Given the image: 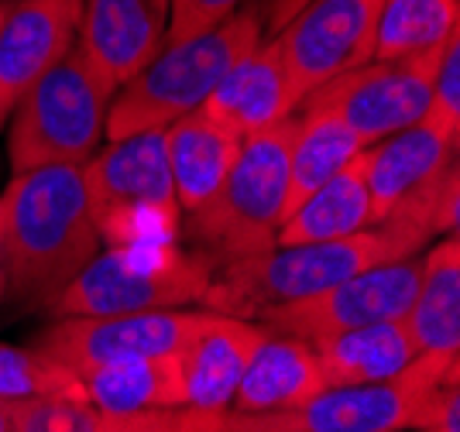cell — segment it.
I'll return each instance as SVG.
<instances>
[{
	"label": "cell",
	"mask_w": 460,
	"mask_h": 432,
	"mask_svg": "<svg viewBox=\"0 0 460 432\" xmlns=\"http://www.w3.org/2000/svg\"><path fill=\"white\" fill-rule=\"evenodd\" d=\"M0 247L7 292L28 309H49L103 247L86 203L83 165L11 175L0 192Z\"/></svg>",
	"instance_id": "6da1fadb"
},
{
	"label": "cell",
	"mask_w": 460,
	"mask_h": 432,
	"mask_svg": "<svg viewBox=\"0 0 460 432\" xmlns=\"http://www.w3.org/2000/svg\"><path fill=\"white\" fill-rule=\"evenodd\" d=\"M460 429L457 364L416 357L402 375L375 384L323 388L282 412H220V432H402Z\"/></svg>",
	"instance_id": "7a4b0ae2"
},
{
	"label": "cell",
	"mask_w": 460,
	"mask_h": 432,
	"mask_svg": "<svg viewBox=\"0 0 460 432\" xmlns=\"http://www.w3.org/2000/svg\"><path fill=\"white\" fill-rule=\"evenodd\" d=\"M402 258L405 254L399 244L382 226H367L350 237L320 241V244H275L269 251L220 264L199 305L220 316L258 322L271 309L309 299L365 268Z\"/></svg>",
	"instance_id": "3957f363"
},
{
	"label": "cell",
	"mask_w": 460,
	"mask_h": 432,
	"mask_svg": "<svg viewBox=\"0 0 460 432\" xmlns=\"http://www.w3.org/2000/svg\"><path fill=\"white\" fill-rule=\"evenodd\" d=\"M261 24L248 4L217 28L162 45V52L141 66L111 100L107 137L135 131H162L172 120L199 110L213 86L261 41Z\"/></svg>",
	"instance_id": "277c9868"
},
{
	"label": "cell",
	"mask_w": 460,
	"mask_h": 432,
	"mask_svg": "<svg viewBox=\"0 0 460 432\" xmlns=\"http://www.w3.org/2000/svg\"><path fill=\"white\" fill-rule=\"evenodd\" d=\"M292 134L296 113L248 134L224 186L213 192L207 207L186 216L190 241L199 254L210 258L213 271L220 264L275 247V234L286 216Z\"/></svg>",
	"instance_id": "5b68a950"
},
{
	"label": "cell",
	"mask_w": 460,
	"mask_h": 432,
	"mask_svg": "<svg viewBox=\"0 0 460 432\" xmlns=\"http://www.w3.org/2000/svg\"><path fill=\"white\" fill-rule=\"evenodd\" d=\"M114 93L117 86L76 41L7 117L11 172L18 175L41 165H86L103 141Z\"/></svg>",
	"instance_id": "8992f818"
},
{
	"label": "cell",
	"mask_w": 460,
	"mask_h": 432,
	"mask_svg": "<svg viewBox=\"0 0 460 432\" xmlns=\"http://www.w3.org/2000/svg\"><path fill=\"white\" fill-rule=\"evenodd\" d=\"M83 182L100 244H175L182 209L175 199L165 128L111 137L83 165Z\"/></svg>",
	"instance_id": "52a82bcc"
},
{
	"label": "cell",
	"mask_w": 460,
	"mask_h": 432,
	"mask_svg": "<svg viewBox=\"0 0 460 432\" xmlns=\"http://www.w3.org/2000/svg\"><path fill=\"white\" fill-rule=\"evenodd\" d=\"M213 261L175 244L107 247L49 305L52 316H124L182 309L203 299Z\"/></svg>",
	"instance_id": "ba28073f"
},
{
	"label": "cell",
	"mask_w": 460,
	"mask_h": 432,
	"mask_svg": "<svg viewBox=\"0 0 460 432\" xmlns=\"http://www.w3.org/2000/svg\"><path fill=\"white\" fill-rule=\"evenodd\" d=\"M443 48L447 45L409 58H371L365 66L316 86L313 93L303 96L299 107L330 110L358 134L365 148H371L426 117Z\"/></svg>",
	"instance_id": "9c48e42d"
},
{
	"label": "cell",
	"mask_w": 460,
	"mask_h": 432,
	"mask_svg": "<svg viewBox=\"0 0 460 432\" xmlns=\"http://www.w3.org/2000/svg\"><path fill=\"white\" fill-rule=\"evenodd\" d=\"M210 320V309H158L124 316H62L31 343L73 375L96 364L182 354Z\"/></svg>",
	"instance_id": "30bf717a"
},
{
	"label": "cell",
	"mask_w": 460,
	"mask_h": 432,
	"mask_svg": "<svg viewBox=\"0 0 460 432\" xmlns=\"http://www.w3.org/2000/svg\"><path fill=\"white\" fill-rule=\"evenodd\" d=\"M378 11L382 0H309L271 38L299 103L316 86L375 58Z\"/></svg>",
	"instance_id": "8fae6325"
},
{
	"label": "cell",
	"mask_w": 460,
	"mask_h": 432,
	"mask_svg": "<svg viewBox=\"0 0 460 432\" xmlns=\"http://www.w3.org/2000/svg\"><path fill=\"white\" fill-rule=\"evenodd\" d=\"M420 268V258L375 264V268H365L309 299L271 309L269 316H261L258 322L269 333L313 343V339L354 330V326H367V322L405 320L409 305L416 299Z\"/></svg>",
	"instance_id": "7c38bea8"
},
{
	"label": "cell",
	"mask_w": 460,
	"mask_h": 432,
	"mask_svg": "<svg viewBox=\"0 0 460 432\" xmlns=\"http://www.w3.org/2000/svg\"><path fill=\"white\" fill-rule=\"evenodd\" d=\"M79 7L83 0H7L0 21V131L21 96L76 45Z\"/></svg>",
	"instance_id": "4fadbf2b"
},
{
	"label": "cell",
	"mask_w": 460,
	"mask_h": 432,
	"mask_svg": "<svg viewBox=\"0 0 460 432\" xmlns=\"http://www.w3.org/2000/svg\"><path fill=\"white\" fill-rule=\"evenodd\" d=\"M172 0H83L76 41L117 90L148 66L169 35Z\"/></svg>",
	"instance_id": "5bb4252c"
},
{
	"label": "cell",
	"mask_w": 460,
	"mask_h": 432,
	"mask_svg": "<svg viewBox=\"0 0 460 432\" xmlns=\"http://www.w3.org/2000/svg\"><path fill=\"white\" fill-rule=\"evenodd\" d=\"M460 131L443 128L429 113L412 128L385 137L378 145L365 148V182L371 196V226H378L392 213V207L405 199L412 189L433 179L450 162H457Z\"/></svg>",
	"instance_id": "9a60e30c"
},
{
	"label": "cell",
	"mask_w": 460,
	"mask_h": 432,
	"mask_svg": "<svg viewBox=\"0 0 460 432\" xmlns=\"http://www.w3.org/2000/svg\"><path fill=\"white\" fill-rule=\"evenodd\" d=\"M296 107H299V96L288 83L282 56L271 38H261L248 56L213 86V93L203 100L199 110L237 137H248L282 117H292Z\"/></svg>",
	"instance_id": "2e32d148"
},
{
	"label": "cell",
	"mask_w": 460,
	"mask_h": 432,
	"mask_svg": "<svg viewBox=\"0 0 460 432\" xmlns=\"http://www.w3.org/2000/svg\"><path fill=\"white\" fill-rule=\"evenodd\" d=\"M265 326L210 313L203 330L179 354L186 381V409L196 412H227L251 354L265 339Z\"/></svg>",
	"instance_id": "e0dca14e"
},
{
	"label": "cell",
	"mask_w": 460,
	"mask_h": 432,
	"mask_svg": "<svg viewBox=\"0 0 460 432\" xmlns=\"http://www.w3.org/2000/svg\"><path fill=\"white\" fill-rule=\"evenodd\" d=\"M326 388L323 371L306 339L265 333L258 350L251 354L248 371L241 377L227 412L261 415L282 412L292 405H303Z\"/></svg>",
	"instance_id": "ac0fdd59"
},
{
	"label": "cell",
	"mask_w": 460,
	"mask_h": 432,
	"mask_svg": "<svg viewBox=\"0 0 460 432\" xmlns=\"http://www.w3.org/2000/svg\"><path fill=\"white\" fill-rule=\"evenodd\" d=\"M241 141L244 137L227 131L203 110L186 113L165 128V151L182 216L203 209L213 199V192L224 186L230 165L237 162Z\"/></svg>",
	"instance_id": "d6986e66"
},
{
	"label": "cell",
	"mask_w": 460,
	"mask_h": 432,
	"mask_svg": "<svg viewBox=\"0 0 460 432\" xmlns=\"http://www.w3.org/2000/svg\"><path fill=\"white\" fill-rule=\"evenodd\" d=\"M316 364L323 371L326 388H347V384H375L402 375L412 360L420 357L416 339L409 333L405 320H385L341 330L309 343Z\"/></svg>",
	"instance_id": "ffe728a7"
},
{
	"label": "cell",
	"mask_w": 460,
	"mask_h": 432,
	"mask_svg": "<svg viewBox=\"0 0 460 432\" xmlns=\"http://www.w3.org/2000/svg\"><path fill=\"white\" fill-rule=\"evenodd\" d=\"M420 357L443 364L460 360V251L457 234L433 247L420 268L416 299L405 313Z\"/></svg>",
	"instance_id": "44dd1931"
},
{
	"label": "cell",
	"mask_w": 460,
	"mask_h": 432,
	"mask_svg": "<svg viewBox=\"0 0 460 432\" xmlns=\"http://www.w3.org/2000/svg\"><path fill=\"white\" fill-rule=\"evenodd\" d=\"M76 377L86 401L100 412L131 415L186 405V381H182L179 354L96 364V367L76 371Z\"/></svg>",
	"instance_id": "7402d4cb"
},
{
	"label": "cell",
	"mask_w": 460,
	"mask_h": 432,
	"mask_svg": "<svg viewBox=\"0 0 460 432\" xmlns=\"http://www.w3.org/2000/svg\"><path fill=\"white\" fill-rule=\"evenodd\" d=\"M361 154L316 192H309L306 199L288 213L275 234V244L341 241V237H350V234L371 226V196H367Z\"/></svg>",
	"instance_id": "603a6c76"
},
{
	"label": "cell",
	"mask_w": 460,
	"mask_h": 432,
	"mask_svg": "<svg viewBox=\"0 0 460 432\" xmlns=\"http://www.w3.org/2000/svg\"><path fill=\"white\" fill-rule=\"evenodd\" d=\"M361 151H365V145L358 141V134L350 131L341 117H333L330 110H316V107H299L292 151H288L286 216L306 199L309 192H316L337 172L347 169Z\"/></svg>",
	"instance_id": "cb8c5ba5"
},
{
	"label": "cell",
	"mask_w": 460,
	"mask_h": 432,
	"mask_svg": "<svg viewBox=\"0 0 460 432\" xmlns=\"http://www.w3.org/2000/svg\"><path fill=\"white\" fill-rule=\"evenodd\" d=\"M460 31V0H382L375 58L433 52Z\"/></svg>",
	"instance_id": "d4e9b609"
},
{
	"label": "cell",
	"mask_w": 460,
	"mask_h": 432,
	"mask_svg": "<svg viewBox=\"0 0 460 432\" xmlns=\"http://www.w3.org/2000/svg\"><path fill=\"white\" fill-rule=\"evenodd\" d=\"M49 395H83V384L66 364L41 354L39 347L0 343V405Z\"/></svg>",
	"instance_id": "484cf974"
},
{
	"label": "cell",
	"mask_w": 460,
	"mask_h": 432,
	"mask_svg": "<svg viewBox=\"0 0 460 432\" xmlns=\"http://www.w3.org/2000/svg\"><path fill=\"white\" fill-rule=\"evenodd\" d=\"M429 117L440 120L443 128L460 131V35L447 41L433 75V90H429Z\"/></svg>",
	"instance_id": "4316f807"
},
{
	"label": "cell",
	"mask_w": 460,
	"mask_h": 432,
	"mask_svg": "<svg viewBox=\"0 0 460 432\" xmlns=\"http://www.w3.org/2000/svg\"><path fill=\"white\" fill-rule=\"evenodd\" d=\"M244 7V0H172V14H169V41H182L207 28H217L227 18H234Z\"/></svg>",
	"instance_id": "83f0119b"
},
{
	"label": "cell",
	"mask_w": 460,
	"mask_h": 432,
	"mask_svg": "<svg viewBox=\"0 0 460 432\" xmlns=\"http://www.w3.org/2000/svg\"><path fill=\"white\" fill-rule=\"evenodd\" d=\"M306 4L309 0H248V7L254 11V18L261 24V35L265 38L279 35Z\"/></svg>",
	"instance_id": "f1b7e54d"
},
{
	"label": "cell",
	"mask_w": 460,
	"mask_h": 432,
	"mask_svg": "<svg viewBox=\"0 0 460 432\" xmlns=\"http://www.w3.org/2000/svg\"><path fill=\"white\" fill-rule=\"evenodd\" d=\"M0 432H18L14 429V409L11 405H0Z\"/></svg>",
	"instance_id": "f546056e"
},
{
	"label": "cell",
	"mask_w": 460,
	"mask_h": 432,
	"mask_svg": "<svg viewBox=\"0 0 460 432\" xmlns=\"http://www.w3.org/2000/svg\"><path fill=\"white\" fill-rule=\"evenodd\" d=\"M7 295V268H4V247H0V302Z\"/></svg>",
	"instance_id": "4dcf8cb0"
},
{
	"label": "cell",
	"mask_w": 460,
	"mask_h": 432,
	"mask_svg": "<svg viewBox=\"0 0 460 432\" xmlns=\"http://www.w3.org/2000/svg\"><path fill=\"white\" fill-rule=\"evenodd\" d=\"M422 432H460V429H450V426H433V429H422Z\"/></svg>",
	"instance_id": "1f68e13d"
},
{
	"label": "cell",
	"mask_w": 460,
	"mask_h": 432,
	"mask_svg": "<svg viewBox=\"0 0 460 432\" xmlns=\"http://www.w3.org/2000/svg\"><path fill=\"white\" fill-rule=\"evenodd\" d=\"M4 7H7V0H0V21H4Z\"/></svg>",
	"instance_id": "d6a6232c"
},
{
	"label": "cell",
	"mask_w": 460,
	"mask_h": 432,
	"mask_svg": "<svg viewBox=\"0 0 460 432\" xmlns=\"http://www.w3.org/2000/svg\"><path fill=\"white\" fill-rule=\"evenodd\" d=\"M213 432H220V419H217V429H213Z\"/></svg>",
	"instance_id": "836d02e7"
}]
</instances>
